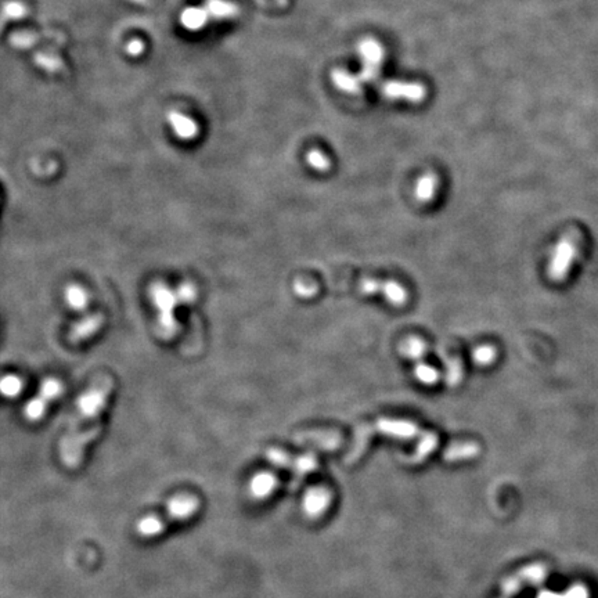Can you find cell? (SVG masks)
Instances as JSON below:
<instances>
[{"mask_svg": "<svg viewBox=\"0 0 598 598\" xmlns=\"http://www.w3.org/2000/svg\"><path fill=\"white\" fill-rule=\"evenodd\" d=\"M205 10L208 11L209 17L216 19H226L233 18L238 14V8L234 3L227 0H208Z\"/></svg>", "mask_w": 598, "mask_h": 598, "instance_id": "ffe728a7", "label": "cell"}, {"mask_svg": "<svg viewBox=\"0 0 598 598\" xmlns=\"http://www.w3.org/2000/svg\"><path fill=\"white\" fill-rule=\"evenodd\" d=\"M153 306L157 310V333L164 340H172L179 333V323L175 309L179 305L176 291L171 290L164 281H154L149 288Z\"/></svg>", "mask_w": 598, "mask_h": 598, "instance_id": "3957f363", "label": "cell"}, {"mask_svg": "<svg viewBox=\"0 0 598 598\" xmlns=\"http://www.w3.org/2000/svg\"><path fill=\"white\" fill-rule=\"evenodd\" d=\"M292 288H294V292L301 298H312L319 291L317 285L313 281L305 280V279H297L294 281Z\"/></svg>", "mask_w": 598, "mask_h": 598, "instance_id": "4dcf8cb0", "label": "cell"}, {"mask_svg": "<svg viewBox=\"0 0 598 598\" xmlns=\"http://www.w3.org/2000/svg\"><path fill=\"white\" fill-rule=\"evenodd\" d=\"M436 189H438V176L432 172H428L417 181L414 196L420 202L426 204L435 197Z\"/></svg>", "mask_w": 598, "mask_h": 598, "instance_id": "d6986e66", "label": "cell"}, {"mask_svg": "<svg viewBox=\"0 0 598 598\" xmlns=\"http://www.w3.org/2000/svg\"><path fill=\"white\" fill-rule=\"evenodd\" d=\"M383 295L394 306H403L407 302V291L397 281H385Z\"/></svg>", "mask_w": 598, "mask_h": 598, "instance_id": "4316f807", "label": "cell"}, {"mask_svg": "<svg viewBox=\"0 0 598 598\" xmlns=\"http://www.w3.org/2000/svg\"><path fill=\"white\" fill-rule=\"evenodd\" d=\"M438 447V435L435 432H422L420 435V442L414 450V453L407 458L410 464H418L426 458Z\"/></svg>", "mask_w": 598, "mask_h": 598, "instance_id": "ac0fdd59", "label": "cell"}, {"mask_svg": "<svg viewBox=\"0 0 598 598\" xmlns=\"http://www.w3.org/2000/svg\"><path fill=\"white\" fill-rule=\"evenodd\" d=\"M297 445H308L322 450H337L342 445V436L331 429L302 431L294 435Z\"/></svg>", "mask_w": 598, "mask_h": 598, "instance_id": "9c48e42d", "label": "cell"}, {"mask_svg": "<svg viewBox=\"0 0 598 598\" xmlns=\"http://www.w3.org/2000/svg\"><path fill=\"white\" fill-rule=\"evenodd\" d=\"M331 504V492L323 486H315L306 490L302 501L305 514L309 518H319Z\"/></svg>", "mask_w": 598, "mask_h": 598, "instance_id": "8fae6325", "label": "cell"}, {"mask_svg": "<svg viewBox=\"0 0 598 598\" xmlns=\"http://www.w3.org/2000/svg\"><path fill=\"white\" fill-rule=\"evenodd\" d=\"M497 358V351L492 345H481L472 352V360L479 366H489Z\"/></svg>", "mask_w": 598, "mask_h": 598, "instance_id": "f1b7e54d", "label": "cell"}, {"mask_svg": "<svg viewBox=\"0 0 598 598\" xmlns=\"http://www.w3.org/2000/svg\"><path fill=\"white\" fill-rule=\"evenodd\" d=\"M143 50H144V44H143V42H142V40H139V39H133V40H131V42L128 43V46H126V51H128L131 56H139Z\"/></svg>", "mask_w": 598, "mask_h": 598, "instance_id": "8d00e7d4", "label": "cell"}, {"mask_svg": "<svg viewBox=\"0 0 598 598\" xmlns=\"http://www.w3.org/2000/svg\"><path fill=\"white\" fill-rule=\"evenodd\" d=\"M374 431H376V428L370 424H360L356 426L354 445H352V447H351V450L345 458L347 464H352L362 457V454L366 451V449L370 443V439H372Z\"/></svg>", "mask_w": 598, "mask_h": 598, "instance_id": "5bb4252c", "label": "cell"}, {"mask_svg": "<svg viewBox=\"0 0 598 598\" xmlns=\"http://www.w3.org/2000/svg\"><path fill=\"white\" fill-rule=\"evenodd\" d=\"M306 163L309 164V167L312 169H315L317 172H327L330 169V167H331V163L327 158V156L323 151L317 150V149H313V150L308 151V154H306Z\"/></svg>", "mask_w": 598, "mask_h": 598, "instance_id": "83f0119b", "label": "cell"}, {"mask_svg": "<svg viewBox=\"0 0 598 598\" xmlns=\"http://www.w3.org/2000/svg\"><path fill=\"white\" fill-rule=\"evenodd\" d=\"M479 451H481V447L475 442H458V443H451L450 446H447L446 450L443 451L442 457H443V460L453 463V461L474 458L479 454Z\"/></svg>", "mask_w": 598, "mask_h": 598, "instance_id": "9a60e30c", "label": "cell"}, {"mask_svg": "<svg viewBox=\"0 0 598 598\" xmlns=\"http://www.w3.org/2000/svg\"><path fill=\"white\" fill-rule=\"evenodd\" d=\"M316 468H317V458L312 453H306L295 457L291 471L294 472L295 478L301 481L306 474L313 472Z\"/></svg>", "mask_w": 598, "mask_h": 598, "instance_id": "d4e9b609", "label": "cell"}, {"mask_svg": "<svg viewBox=\"0 0 598 598\" xmlns=\"http://www.w3.org/2000/svg\"><path fill=\"white\" fill-rule=\"evenodd\" d=\"M385 287V281L374 280V279H363L359 283V291L365 295H376L383 294Z\"/></svg>", "mask_w": 598, "mask_h": 598, "instance_id": "836d02e7", "label": "cell"}, {"mask_svg": "<svg viewBox=\"0 0 598 598\" xmlns=\"http://www.w3.org/2000/svg\"><path fill=\"white\" fill-rule=\"evenodd\" d=\"M36 63H38L42 68L47 69V71H58V69L61 68V61H60V58H58V57H54V56L39 54V56L36 57Z\"/></svg>", "mask_w": 598, "mask_h": 598, "instance_id": "d590c367", "label": "cell"}, {"mask_svg": "<svg viewBox=\"0 0 598 598\" xmlns=\"http://www.w3.org/2000/svg\"><path fill=\"white\" fill-rule=\"evenodd\" d=\"M201 500L196 495L192 493H181L174 496L164 513L147 514L140 518L136 524V532L140 538L153 539L164 533V531L175 524L182 522L192 518L199 510Z\"/></svg>", "mask_w": 598, "mask_h": 598, "instance_id": "6da1fadb", "label": "cell"}, {"mask_svg": "<svg viewBox=\"0 0 598 598\" xmlns=\"http://www.w3.org/2000/svg\"><path fill=\"white\" fill-rule=\"evenodd\" d=\"M208 11L205 8H197V7H190L186 8L182 15H181V21L183 24L185 28L190 29V31H197L199 28H202L206 21H208Z\"/></svg>", "mask_w": 598, "mask_h": 598, "instance_id": "603a6c76", "label": "cell"}, {"mask_svg": "<svg viewBox=\"0 0 598 598\" xmlns=\"http://www.w3.org/2000/svg\"><path fill=\"white\" fill-rule=\"evenodd\" d=\"M380 92L390 100H404L413 104H418L426 97V88L418 82L390 81L381 85Z\"/></svg>", "mask_w": 598, "mask_h": 598, "instance_id": "ba28073f", "label": "cell"}, {"mask_svg": "<svg viewBox=\"0 0 598 598\" xmlns=\"http://www.w3.org/2000/svg\"><path fill=\"white\" fill-rule=\"evenodd\" d=\"M538 598H589V592L583 585H575L565 593L558 595V593L543 592L538 596Z\"/></svg>", "mask_w": 598, "mask_h": 598, "instance_id": "1f68e13d", "label": "cell"}, {"mask_svg": "<svg viewBox=\"0 0 598 598\" xmlns=\"http://www.w3.org/2000/svg\"><path fill=\"white\" fill-rule=\"evenodd\" d=\"M331 81L337 89H340L347 94H360L363 90L362 89L363 82L360 81V78L341 68H335L331 72Z\"/></svg>", "mask_w": 598, "mask_h": 598, "instance_id": "2e32d148", "label": "cell"}, {"mask_svg": "<svg viewBox=\"0 0 598 598\" xmlns=\"http://www.w3.org/2000/svg\"><path fill=\"white\" fill-rule=\"evenodd\" d=\"M169 122H171V126L174 128V132L178 138L185 139V140H190V139L197 136L199 128H197L196 122L193 119H190L189 117H186L181 113H171L169 114Z\"/></svg>", "mask_w": 598, "mask_h": 598, "instance_id": "e0dca14e", "label": "cell"}, {"mask_svg": "<svg viewBox=\"0 0 598 598\" xmlns=\"http://www.w3.org/2000/svg\"><path fill=\"white\" fill-rule=\"evenodd\" d=\"M4 18H21L25 15V7L19 1H8L4 4Z\"/></svg>", "mask_w": 598, "mask_h": 598, "instance_id": "e575fe53", "label": "cell"}, {"mask_svg": "<svg viewBox=\"0 0 598 598\" xmlns=\"http://www.w3.org/2000/svg\"><path fill=\"white\" fill-rule=\"evenodd\" d=\"M376 431L383 435L392 436L397 439H413L422 432H420L418 426L407 420H395V418H380L376 425Z\"/></svg>", "mask_w": 598, "mask_h": 598, "instance_id": "7c38bea8", "label": "cell"}, {"mask_svg": "<svg viewBox=\"0 0 598 598\" xmlns=\"http://www.w3.org/2000/svg\"><path fill=\"white\" fill-rule=\"evenodd\" d=\"M440 358L445 362V367H446V373H445V380L450 387H456L461 379H463V363L458 358H451L447 356L446 354L443 355L440 352Z\"/></svg>", "mask_w": 598, "mask_h": 598, "instance_id": "cb8c5ba5", "label": "cell"}, {"mask_svg": "<svg viewBox=\"0 0 598 598\" xmlns=\"http://www.w3.org/2000/svg\"><path fill=\"white\" fill-rule=\"evenodd\" d=\"M425 352H426V344L418 337H410L404 340L403 344L400 345V354L404 358L415 360V363L422 360Z\"/></svg>", "mask_w": 598, "mask_h": 598, "instance_id": "7402d4cb", "label": "cell"}, {"mask_svg": "<svg viewBox=\"0 0 598 598\" xmlns=\"http://www.w3.org/2000/svg\"><path fill=\"white\" fill-rule=\"evenodd\" d=\"M582 235L578 230H571L565 233L553 251L549 263V277L554 283H563L567 280L574 262L576 260L581 251Z\"/></svg>", "mask_w": 598, "mask_h": 598, "instance_id": "277c9868", "label": "cell"}, {"mask_svg": "<svg viewBox=\"0 0 598 598\" xmlns=\"http://www.w3.org/2000/svg\"><path fill=\"white\" fill-rule=\"evenodd\" d=\"M64 298H65L67 305L75 310L85 309L88 306V302H89L88 291L79 284L67 285L65 291H64Z\"/></svg>", "mask_w": 598, "mask_h": 598, "instance_id": "44dd1931", "label": "cell"}, {"mask_svg": "<svg viewBox=\"0 0 598 598\" xmlns=\"http://www.w3.org/2000/svg\"><path fill=\"white\" fill-rule=\"evenodd\" d=\"M61 392H63V384L58 380L56 379L44 380L39 388L38 395L25 404L24 407L25 418L29 420L31 422L40 420L44 415L49 404L58 398Z\"/></svg>", "mask_w": 598, "mask_h": 598, "instance_id": "52a82bcc", "label": "cell"}, {"mask_svg": "<svg viewBox=\"0 0 598 598\" xmlns=\"http://www.w3.org/2000/svg\"><path fill=\"white\" fill-rule=\"evenodd\" d=\"M175 291H176L178 299H179V305H189V304H193V302L196 301V298H197V290H196V287H194L192 283H189V281L182 283V284L178 287V290H175Z\"/></svg>", "mask_w": 598, "mask_h": 598, "instance_id": "d6a6232c", "label": "cell"}, {"mask_svg": "<svg viewBox=\"0 0 598 598\" xmlns=\"http://www.w3.org/2000/svg\"><path fill=\"white\" fill-rule=\"evenodd\" d=\"M414 376H415V379H417L421 384H424V385H433V384H436V383L439 381V379H440L439 372H438L435 367H432V366H429V365L424 363L422 360L415 363V367H414Z\"/></svg>", "mask_w": 598, "mask_h": 598, "instance_id": "484cf974", "label": "cell"}, {"mask_svg": "<svg viewBox=\"0 0 598 598\" xmlns=\"http://www.w3.org/2000/svg\"><path fill=\"white\" fill-rule=\"evenodd\" d=\"M113 387V379H97L76 400L75 411L68 421L67 431H78L82 429L85 422H93L104 410Z\"/></svg>", "mask_w": 598, "mask_h": 598, "instance_id": "7a4b0ae2", "label": "cell"}, {"mask_svg": "<svg viewBox=\"0 0 598 598\" xmlns=\"http://www.w3.org/2000/svg\"><path fill=\"white\" fill-rule=\"evenodd\" d=\"M358 51L362 58V72L359 75L363 83H373L380 78L385 51L383 44L374 38H366L359 42Z\"/></svg>", "mask_w": 598, "mask_h": 598, "instance_id": "8992f818", "label": "cell"}, {"mask_svg": "<svg viewBox=\"0 0 598 598\" xmlns=\"http://www.w3.org/2000/svg\"><path fill=\"white\" fill-rule=\"evenodd\" d=\"M104 315L100 312L88 315L81 320L75 322L68 331V341L71 344H79L90 337H93L104 324Z\"/></svg>", "mask_w": 598, "mask_h": 598, "instance_id": "30bf717a", "label": "cell"}, {"mask_svg": "<svg viewBox=\"0 0 598 598\" xmlns=\"http://www.w3.org/2000/svg\"><path fill=\"white\" fill-rule=\"evenodd\" d=\"M277 488L279 478L276 474L269 471H260L255 474L248 483V492L254 500H266L274 493Z\"/></svg>", "mask_w": 598, "mask_h": 598, "instance_id": "4fadbf2b", "label": "cell"}, {"mask_svg": "<svg viewBox=\"0 0 598 598\" xmlns=\"http://www.w3.org/2000/svg\"><path fill=\"white\" fill-rule=\"evenodd\" d=\"M22 391V380L17 376L8 374L1 380V392L7 398H14Z\"/></svg>", "mask_w": 598, "mask_h": 598, "instance_id": "f546056e", "label": "cell"}, {"mask_svg": "<svg viewBox=\"0 0 598 598\" xmlns=\"http://www.w3.org/2000/svg\"><path fill=\"white\" fill-rule=\"evenodd\" d=\"M29 40H33V38L28 33H18L13 38V43L19 47H26L29 44Z\"/></svg>", "mask_w": 598, "mask_h": 598, "instance_id": "74e56055", "label": "cell"}, {"mask_svg": "<svg viewBox=\"0 0 598 598\" xmlns=\"http://www.w3.org/2000/svg\"><path fill=\"white\" fill-rule=\"evenodd\" d=\"M101 432L99 422L89 425L85 429L67 431L60 440V457L67 468H78L83 460L85 450Z\"/></svg>", "mask_w": 598, "mask_h": 598, "instance_id": "5b68a950", "label": "cell"}]
</instances>
